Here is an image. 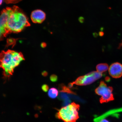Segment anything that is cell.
Instances as JSON below:
<instances>
[{"instance_id": "cell-1", "label": "cell", "mask_w": 122, "mask_h": 122, "mask_svg": "<svg viewBox=\"0 0 122 122\" xmlns=\"http://www.w3.org/2000/svg\"><path fill=\"white\" fill-rule=\"evenodd\" d=\"M10 15L7 25L9 33H17L22 31L26 27L30 26L28 18L19 8L14 6Z\"/></svg>"}, {"instance_id": "cell-2", "label": "cell", "mask_w": 122, "mask_h": 122, "mask_svg": "<svg viewBox=\"0 0 122 122\" xmlns=\"http://www.w3.org/2000/svg\"><path fill=\"white\" fill-rule=\"evenodd\" d=\"M80 107L77 104L71 103L58 110L56 118L64 122H76L79 118L78 111Z\"/></svg>"}, {"instance_id": "cell-3", "label": "cell", "mask_w": 122, "mask_h": 122, "mask_svg": "<svg viewBox=\"0 0 122 122\" xmlns=\"http://www.w3.org/2000/svg\"><path fill=\"white\" fill-rule=\"evenodd\" d=\"M15 51L8 50L2 51L0 54V67L3 70L5 77L9 78L13 74L14 70L18 65L15 61L14 53Z\"/></svg>"}, {"instance_id": "cell-4", "label": "cell", "mask_w": 122, "mask_h": 122, "mask_svg": "<svg viewBox=\"0 0 122 122\" xmlns=\"http://www.w3.org/2000/svg\"><path fill=\"white\" fill-rule=\"evenodd\" d=\"M103 75L97 71H93L85 75L80 76L76 79L75 81L68 84V87H72L74 85L79 86H85L91 84L101 78Z\"/></svg>"}, {"instance_id": "cell-5", "label": "cell", "mask_w": 122, "mask_h": 122, "mask_svg": "<svg viewBox=\"0 0 122 122\" xmlns=\"http://www.w3.org/2000/svg\"><path fill=\"white\" fill-rule=\"evenodd\" d=\"M113 91L112 87L107 86L104 82L102 81L99 86L95 90V92L97 95L101 96L100 101L101 103H103L114 100Z\"/></svg>"}, {"instance_id": "cell-6", "label": "cell", "mask_w": 122, "mask_h": 122, "mask_svg": "<svg viewBox=\"0 0 122 122\" xmlns=\"http://www.w3.org/2000/svg\"><path fill=\"white\" fill-rule=\"evenodd\" d=\"M12 11L13 8L7 7L1 11L0 16L1 31L5 32L8 30L7 27V24L10 15Z\"/></svg>"}, {"instance_id": "cell-7", "label": "cell", "mask_w": 122, "mask_h": 122, "mask_svg": "<svg viewBox=\"0 0 122 122\" xmlns=\"http://www.w3.org/2000/svg\"><path fill=\"white\" fill-rule=\"evenodd\" d=\"M109 73L111 77L118 78L122 76V65L118 62L112 64L110 66Z\"/></svg>"}, {"instance_id": "cell-8", "label": "cell", "mask_w": 122, "mask_h": 122, "mask_svg": "<svg viewBox=\"0 0 122 122\" xmlns=\"http://www.w3.org/2000/svg\"><path fill=\"white\" fill-rule=\"evenodd\" d=\"M30 18L33 23L41 24L45 20L46 15L45 12L41 10H36L32 12Z\"/></svg>"}, {"instance_id": "cell-9", "label": "cell", "mask_w": 122, "mask_h": 122, "mask_svg": "<svg viewBox=\"0 0 122 122\" xmlns=\"http://www.w3.org/2000/svg\"><path fill=\"white\" fill-rule=\"evenodd\" d=\"M108 68L109 66L106 63L99 64L96 67V69L97 72L101 73L107 71Z\"/></svg>"}, {"instance_id": "cell-10", "label": "cell", "mask_w": 122, "mask_h": 122, "mask_svg": "<svg viewBox=\"0 0 122 122\" xmlns=\"http://www.w3.org/2000/svg\"><path fill=\"white\" fill-rule=\"evenodd\" d=\"M58 92L56 88H50L48 91V95L50 98L55 99L57 97Z\"/></svg>"}, {"instance_id": "cell-11", "label": "cell", "mask_w": 122, "mask_h": 122, "mask_svg": "<svg viewBox=\"0 0 122 122\" xmlns=\"http://www.w3.org/2000/svg\"><path fill=\"white\" fill-rule=\"evenodd\" d=\"M18 39L14 38H10L7 39V45L6 47H7L9 46H13V47L16 44V42Z\"/></svg>"}, {"instance_id": "cell-12", "label": "cell", "mask_w": 122, "mask_h": 122, "mask_svg": "<svg viewBox=\"0 0 122 122\" xmlns=\"http://www.w3.org/2000/svg\"><path fill=\"white\" fill-rule=\"evenodd\" d=\"M7 4H16L20 2L22 0H3Z\"/></svg>"}, {"instance_id": "cell-13", "label": "cell", "mask_w": 122, "mask_h": 122, "mask_svg": "<svg viewBox=\"0 0 122 122\" xmlns=\"http://www.w3.org/2000/svg\"><path fill=\"white\" fill-rule=\"evenodd\" d=\"M50 79L52 82H55L57 81L58 77L56 75L53 74L50 76Z\"/></svg>"}, {"instance_id": "cell-14", "label": "cell", "mask_w": 122, "mask_h": 122, "mask_svg": "<svg viewBox=\"0 0 122 122\" xmlns=\"http://www.w3.org/2000/svg\"><path fill=\"white\" fill-rule=\"evenodd\" d=\"M41 88L42 91L45 92H47L48 91L49 88L48 85L46 84L43 85Z\"/></svg>"}, {"instance_id": "cell-15", "label": "cell", "mask_w": 122, "mask_h": 122, "mask_svg": "<svg viewBox=\"0 0 122 122\" xmlns=\"http://www.w3.org/2000/svg\"><path fill=\"white\" fill-rule=\"evenodd\" d=\"M78 20L81 23H83L84 22L85 19L83 17L80 16Z\"/></svg>"}, {"instance_id": "cell-16", "label": "cell", "mask_w": 122, "mask_h": 122, "mask_svg": "<svg viewBox=\"0 0 122 122\" xmlns=\"http://www.w3.org/2000/svg\"><path fill=\"white\" fill-rule=\"evenodd\" d=\"M97 122H109L108 120L104 118L101 119Z\"/></svg>"}, {"instance_id": "cell-17", "label": "cell", "mask_w": 122, "mask_h": 122, "mask_svg": "<svg viewBox=\"0 0 122 122\" xmlns=\"http://www.w3.org/2000/svg\"><path fill=\"white\" fill-rule=\"evenodd\" d=\"M42 74L44 77H46L48 75V73L46 71H44L42 73Z\"/></svg>"}, {"instance_id": "cell-18", "label": "cell", "mask_w": 122, "mask_h": 122, "mask_svg": "<svg viewBox=\"0 0 122 122\" xmlns=\"http://www.w3.org/2000/svg\"><path fill=\"white\" fill-rule=\"evenodd\" d=\"M47 44L45 42H42L41 44V47L42 48H45Z\"/></svg>"}, {"instance_id": "cell-19", "label": "cell", "mask_w": 122, "mask_h": 122, "mask_svg": "<svg viewBox=\"0 0 122 122\" xmlns=\"http://www.w3.org/2000/svg\"><path fill=\"white\" fill-rule=\"evenodd\" d=\"M105 80L106 81L109 82L110 80V79L109 77H106L105 78Z\"/></svg>"}, {"instance_id": "cell-20", "label": "cell", "mask_w": 122, "mask_h": 122, "mask_svg": "<svg viewBox=\"0 0 122 122\" xmlns=\"http://www.w3.org/2000/svg\"><path fill=\"white\" fill-rule=\"evenodd\" d=\"M104 33L102 31H100L99 32V35L100 36H103Z\"/></svg>"}, {"instance_id": "cell-21", "label": "cell", "mask_w": 122, "mask_h": 122, "mask_svg": "<svg viewBox=\"0 0 122 122\" xmlns=\"http://www.w3.org/2000/svg\"><path fill=\"white\" fill-rule=\"evenodd\" d=\"M122 41L120 44V45H119V47H118V48H122Z\"/></svg>"}, {"instance_id": "cell-22", "label": "cell", "mask_w": 122, "mask_h": 122, "mask_svg": "<svg viewBox=\"0 0 122 122\" xmlns=\"http://www.w3.org/2000/svg\"><path fill=\"white\" fill-rule=\"evenodd\" d=\"M93 35L94 36H97V33H94Z\"/></svg>"}, {"instance_id": "cell-23", "label": "cell", "mask_w": 122, "mask_h": 122, "mask_svg": "<svg viewBox=\"0 0 122 122\" xmlns=\"http://www.w3.org/2000/svg\"><path fill=\"white\" fill-rule=\"evenodd\" d=\"M3 0H0V5H1V4H2L3 2Z\"/></svg>"}]
</instances>
